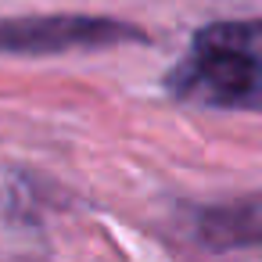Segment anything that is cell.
<instances>
[{
  "mask_svg": "<svg viewBox=\"0 0 262 262\" xmlns=\"http://www.w3.org/2000/svg\"><path fill=\"white\" fill-rule=\"evenodd\" d=\"M183 101L215 108H262V18L215 22L194 33L187 58L169 76Z\"/></svg>",
  "mask_w": 262,
  "mask_h": 262,
  "instance_id": "cell-1",
  "label": "cell"
},
{
  "mask_svg": "<svg viewBox=\"0 0 262 262\" xmlns=\"http://www.w3.org/2000/svg\"><path fill=\"white\" fill-rule=\"evenodd\" d=\"M147 40L137 26L90 15H43L0 22V54H58L76 47H112Z\"/></svg>",
  "mask_w": 262,
  "mask_h": 262,
  "instance_id": "cell-2",
  "label": "cell"
},
{
  "mask_svg": "<svg viewBox=\"0 0 262 262\" xmlns=\"http://www.w3.org/2000/svg\"><path fill=\"white\" fill-rule=\"evenodd\" d=\"M201 237L208 248H237L255 244L262 237V226L244 208H212L201 215Z\"/></svg>",
  "mask_w": 262,
  "mask_h": 262,
  "instance_id": "cell-3",
  "label": "cell"
}]
</instances>
